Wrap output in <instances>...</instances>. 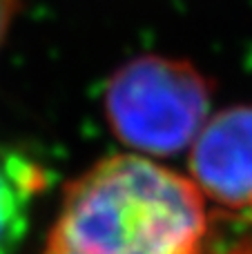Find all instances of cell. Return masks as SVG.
<instances>
[{
    "mask_svg": "<svg viewBox=\"0 0 252 254\" xmlns=\"http://www.w3.org/2000/svg\"><path fill=\"white\" fill-rule=\"evenodd\" d=\"M212 85L192 63L141 56L116 69L105 87V114L127 147L179 154L208 121Z\"/></svg>",
    "mask_w": 252,
    "mask_h": 254,
    "instance_id": "cell-2",
    "label": "cell"
},
{
    "mask_svg": "<svg viewBox=\"0 0 252 254\" xmlns=\"http://www.w3.org/2000/svg\"><path fill=\"white\" fill-rule=\"evenodd\" d=\"M208 230L194 181L116 154L65 188L43 254H199Z\"/></svg>",
    "mask_w": 252,
    "mask_h": 254,
    "instance_id": "cell-1",
    "label": "cell"
},
{
    "mask_svg": "<svg viewBox=\"0 0 252 254\" xmlns=\"http://www.w3.org/2000/svg\"><path fill=\"white\" fill-rule=\"evenodd\" d=\"M194 185L230 207H252V107L235 105L205 121L190 145Z\"/></svg>",
    "mask_w": 252,
    "mask_h": 254,
    "instance_id": "cell-3",
    "label": "cell"
},
{
    "mask_svg": "<svg viewBox=\"0 0 252 254\" xmlns=\"http://www.w3.org/2000/svg\"><path fill=\"white\" fill-rule=\"evenodd\" d=\"M199 254H252V234L237 239L235 243L226 246L223 250H208V241H205L203 250H201Z\"/></svg>",
    "mask_w": 252,
    "mask_h": 254,
    "instance_id": "cell-6",
    "label": "cell"
},
{
    "mask_svg": "<svg viewBox=\"0 0 252 254\" xmlns=\"http://www.w3.org/2000/svg\"><path fill=\"white\" fill-rule=\"evenodd\" d=\"M47 188V172L27 152L0 140V254H16L29 230L34 201Z\"/></svg>",
    "mask_w": 252,
    "mask_h": 254,
    "instance_id": "cell-4",
    "label": "cell"
},
{
    "mask_svg": "<svg viewBox=\"0 0 252 254\" xmlns=\"http://www.w3.org/2000/svg\"><path fill=\"white\" fill-rule=\"evenodd\" d=\"M18 9H20V0H0V45L4 43V36H7Z\"/></svg>",
    "mask_w": 252,
    "mask_h": 254,
    "instance_id": "cell-5",
    "label": "cell"
}]
</instances>
